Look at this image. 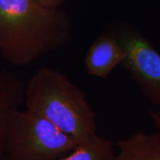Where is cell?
Wrapping results in <instances>:
<instances>
[{"mask_svg":"<svg viewBox=\"0 0 160 160\" xmlns=\"http://www.w3.org/2000/svg\"><path fill=\"white\" fill-rule=\"evenodd\" d=\"M71 38V17L62 7L38 0H0V53L12 65H29Z\"/></svg>","mask_w":160,"mask_h":160,"instance_id":"cell-1","label":"cell"},{"mask_svg":"<svg viewBox=\"0 0 160 160\" xmlns=\"http://www.w3.org/2000/svg\"><path fill=\"white\" fill-rule=\"evenodd\" d=\"M26 109L50 121L80 142L97 136L95 114L86 94L62 71L38 69L24 90Z\"/></svg>","mask_w":160,"mask_h":160,"instance_id":"cell-2","label":"cell"},{"mask_svg":"<svg viewBox=\"0 0 160 160\" xmlns=\"http://www.w3.org/2000/svg\"><path fill=\"white\" fill-rule=\"evenodd\" d=\"M80 143L39 115L17 109L6 126L4 160H58Z\"/></svg>","mask_w":160,"mask_h":160,"instance_id":"cell-3","label":"cell"},{"mask_svg":"<svg viewBox=\"0 0 160 160\" xmlns=\"http://www.w3.org/2000/svg\"><path fill=\"white\" fill-rule=\"evenodd\" d=\"M126 51L121 67L139 86L149 102L160 107V53L135 26L118 23L111 29Z\"/></svg>","mask_w":160,"mask_h":160,"instance_id":"cell-4","label":"cell"},{"mask_svg":"<svg viewBox=\"0 0 160 160\" xmlns=\"http://www.w3.org/2000/svg\"><path fill=\"white\" fill-rule=\"evenodd\" d=\"M126 56V51L109 29L96 38L86 52L84 66L90 76L106 79Z\"/></svg>","mask_w":160,"mask_h":160,"instance_id":"cell-5","label":"cell"},{"mask_svg":"<svg viewBox=\"0 0 160 160\" xmlns=\"http://www.w3.org/2000/svg\"><path fill=\"white\" fill-rule=\"evenodd\" d=\"M118 153L114 160H160V130L132 132L115 142Z\"/></svg>","mask_w":160,"mask_h":160,"instance_id":"cell-6","label":"cell"},{"mask_svg":"<svg viewBox=\"0 0 160 160\" xmlns=\"http://www.w3.org/2000/svg\"><path fill=\"white\" fill-rule=\"evenodd\" d=\"M25 87L20 78L6 69L0 70V160H4L6 126L13 112L19 109Z\"/></svg>","mask_w":160,"mask_h":160,"instance_id":"cell-7","label":"cell"},{"mask_svg":"<svg viewBox=\"0 0 160 160\" xmlns=\"http://www.w3.org/2000/svg\"><path fill=\"white\" fill-rule=\"evenodd\" d=\"M115 155V143L98 134L58 160H114Z\"/></svg>","mask_w":160,"mask_h":160,"instance_id":"cell-8","label":"cell"},{"mask_svg":"<svg viewBox=\"0 0 160 160\" xmlns=\"http://www.w3.org/2000/svg\"><path fill=\"white\" fill-rule=\"evenodd\" d=\"M38 1L48 7L57 8V7H62L65 0H38Z\"/></svg>","mask_w":160,"mask_h":160,"instance_id":"cell-9","label":"cell"},{"mask_svg":"<svg viewBox=\"0 0 160 160\" xmlns=\"http://www.w3.org/2000/svg\"><path fill=\"white\" fill-rule=\"evenodd\" d=\"M150 118L155 127L160 130V111H150Z\"/></svg>","mask_w":160,"mask_h":160,"instance_id":"cell-10","label":"cell"}]
</instances>
